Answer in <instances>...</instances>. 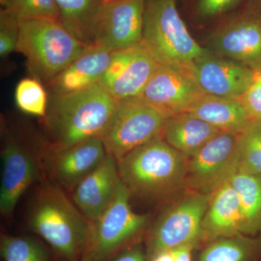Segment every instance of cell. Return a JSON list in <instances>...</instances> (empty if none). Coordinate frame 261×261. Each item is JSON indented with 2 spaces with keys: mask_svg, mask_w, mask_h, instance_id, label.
<instances>
[{
  "mask_svg": "<svg viewBox=\"0 0 261 261\" xmlns=\"http://www.w3.org/2000/svg\"><path fill=\"white\" fill-rule=\"evenodd\" d=\"M120 181L118 163L107 154L100 165L75 187L73 202L89 222L97 220L107 208Z\"/></svg>",
  "mask_w": 261,
  "mask_h": 261,
  "instance_id": "17",
  "label": "cell"
},
{
  "mask_svg": "<svg viewBox=\"0 0 261 261\" xmlns=\"http://www.w3.org/2000/svg\"><path fill=\"white\" fill-rule=\"evenodd\" d=\"M109 261H148L147 253L140 244L136 243L122 250Z\"/></svg>",
  "mask_w": 261,
  "mask_h": 261,
  "instance_id": "32",
  "label": "cell"
},
{
  "mask_svg": "<svg viewBox=\"0 0 261 261\" xmlns=\"http://www.w3.org/2000/svg\"><path fill=\"white\" fill-rule=\"evenodd\" d=\"M88 46L60 20L34 19L19 23L16 51L21 53L33 78L50 84Z\"/></svg>",
  "mask_w": 261,
  "mask_h": 261,
  "instance_id": "5",
  "label": "cell"
},
{
  "mask_svg": "<svg viewBox=\"0 0 261 261\" xmlns=\"http://www.w3.org/2000/svg\"><path fill=\"white\" fill-rule=\"evenodd\" d=\"M2 10L19 23L34 19L60 20L61 14L55 0H0Z\"/></svg>",
  "mask_w": 261,
  "mask_h": 261,
  "instance_id": "27",
  "label": "cell"
},
{
  "mask_svg": "<svg viewBox=\"0 0 261 261\" xmlns=\"http://www.w3.org/2000/svg\"><path fill=\"white\" fill-rule=\"evenodd\" d=\"M220 133L221 132L203 120L183 113L166 118L161 137L190 159Z\"/></svg>",
  "mask_w": 261,
  "mask_h": 261,
  "instance_id": "21",
  "label": "cell"
},
{
  "mask_svg": "<svg viewBox=\"0 0 261 261\" xmlns=\"http://www.w3.org/2000/svg\"><path fill=\"white\" fill-rule=\"evenodd\" d=\"M166 120L137 97L118 100L100 137L106 152L118 162L134 149L161 137Z\"/></svg>",
  "mask_w": 261,
  "mask_h": 261,
  "instance_id": "7",
  "label": "cell"
},
{
  "mask_svg": "<svg viewBox=\"0 0 261 261\" xmlns=\"http://www.w3.org/2000/svg\"><path fill=\"white\" fill-rule=\"evenodd\" d=\"M257 80H260L261 82V74L257 75Z\"/></svg>",
  "mask_w": 261,
  "mask_h": 261,
  "instance_id": "36",
  "label": "cell"
},
{
  "mask_svg": "<svg viewBox=\"0 0 261 261\" xmlns=\"http://www.w3.org/2000/svg\"><path fill=\"white\" fill-rule=\"evenodd\" d=\"M148 261H174L173 250H165L153 255Z\"/></svg>",
  "mask_w": 261,
  "mask_h": 261,
  "instance_id": "34",
  "label": "cell"
},
{
  "mask_svg": "<svg viewBox=\"0 0 261 261\" xmlns=\"http://www.w3.org/2000/svg\"><path fill=\"white\" fill-rule=\"evenodd\" d=\"M238 171L261 176V121H252L238 136Z\"/></svg>",
  "mask_w": 261,
  "mask_h": 261,
  "instance_id": "25",
  "label": "cell"
},
{
  "mask_svg": "<svg viewBox=\"0 0 261 261\" xmlns=\"http://www.w3.org/2000/svg\"><path fill=\"white\" fill-rule=\"evenodd\" d=\"M19 38V21L5 10L0 11V56L5 58L16 51Z\"/></svg>",
  "mask_w": 261,
  "mask_h": 261,
  "instance_id": "29",
  "label": "cell"
},
{
  "mask_svg": "<svg viewBox=\"0 0 261 261\" xmlns=\"http://www.w3.org/2000/svg\"><path fill=\"white\" fill-rule=\"evenodd\" d=\"M102 1L106 2V1H112V0H102Z\"/></svg>",
  "mask_w": 261,
  "mask_h": 261,
  "instance_id": "37",
  "label": "cell"
},
{
  "mask_svg": "<svg viewBox=\"0 0 261 261\" xmlns=\"http://www.w3.org/2000/svg\"><path fill=\"white\" fill-rule=\"evenodd\" d=\"M113 53L99 46H88L49 84L53 93H71L99 84Z\"/></svg>",
  "mask_w": 261,
  "mask_h": 261,
  "instance_id": "19",
  "label": "cell"
},
{
  "mask_svg": "<svg viewBox=\"0 0 261 261\" xmlns=\"http://www.w3.org/2000/svg\"><path fill=\"white\" fill-rule=\"evenodd\" d=\"M207 244L197 261H254L256 256L257 242L245 235L219 238Z\"/></svg>",
  "mask_w": 261,
  "mask_h": 261,
  "instance_id": "24",
  "label": "cell"
},
{
  "mask_svg": "<svg viewBox=\"0 0 261 261\" xmlns=\"http://www.w3.org/2000/svg\"><path fill=\"white\" fill-rule=\"evenodd\" d=\"M241 0H198L197 10L202 18H214L226 13Z\"/></svg>",
  "mask_w": 261,
  "mask_h": 261,
  "instance_id": "30",
  "label": "cell"
},
{
  "mask_svg": "<svg viewBox=\"0 0 261 261\" xmlns=\"http://www.w3.org/2000/svg\"><path fill=\"white\" fill-rule=\"evenodd\" d=\"M187 161L160 137L117 163L121 181L130 195L160 199L185 186Z\"/></svg>",
  "mask_w": 261,
  "mask_h": 261,
  "instance_id": "3",
  "label": "cell"
},
{
  "mask_svg": "<svg viewBox=\"0 0 261 261\" xmlns=\"http://www.w3.org/2000/svg\"><path fill=\"white\" fill-rule=\"evenodd\" d=\"M211 42L220 56L261 73L260 15L250 13L229 20L214 33Z\"/></svg>",
  "mask_w": 261,
  "mask_h": 261,
  "instance_id": "14",
  "label": "cell"
},
{
  "mask_svg": "<svg viewBox=\"0 0 261 261\" xmlns=\"http://www.w3.org/2000/svg\"><path fill=\"white\" fill-rule=\"evenodd\" d=\"M191 71L205 94L228 99H241L258 75L243 63L210 50L194 61Z\"/></svg>",
  "mask_w": 261,
  "mask_h": 261,
  "instance_id": "13",
  "label": "cell"
},
{
  "mask_svg": "<svg viewBox=\"0 0 261 261\" xmlns=\"http://www.w3.org/2000/svg\"><path fill=\"white\" fill-rule=\"evenodd\" d=\"M257 8L261 11V0H257Z\"/></svg>",
  "mask_w": 261,
  "mask_h": 261,
  "instance_id": "35",
  "label": "cell"
},
{
  "mask_svg": "<svg viewBox=\"0 0 261 261\" xmlns=\"http://www.w3.org/2000/svg\"><path fill=\"white\" fill-rule=\"evenodd\" d=\"M29 224L64 261H80L91 223L59 187L47 182L38 189Z\"/></svg>",
  "mask_w": 261,
  "mask_h": 261,
  "instance_id": "2",
  "label": "cell"
},
{
  "mask_svg": "<svg viewBox=\"0 0 261 261\" xmlns=\"http://www.w3.org/2000/svg\"><path fill=\"white\" fill-rule=\"evenodd\" d=\"M228 181L240 199L243 234H255L261 230V176L238 170Z\"/></svg>",
  "mask_w": 261,
  "mask_h": 261,
  "instance_id": "22",
  "label": "cell"
},
{
  "mask_svg": "<svg viewBox=\"0 0 261 261\" xmlns=\"http://www.w3.org/2000/svg\"><path fill=\"white\" fill-rule=\"evenodd\" d=\"M100 137H92L60 150H51L48 168L51 178L68 190L75 187L107 156Z\"/></svg>",
  "mask_w": 261,
  "mask_h": 261,
  "instance_id": "15",
  "label": "cell"
},
{
  "mask_svg": "<svg viewBox=\"0 0 261 261\" xmlns=\"http://www.w3.org/2000/svg\"><path fill=\"white\" fill-rule=\"evenodd\" d=\"M15 100L20 111L44 118L47 113V93L42 82L34 78L23 79L15 89Z\"/></svg>",
  "mask_w": 261,
  "mask_h": 261,
  "instance_id": "28",
  "label": "cell"
},
{
  "mask_svg": "<svg viewBox=\"0 0 261 261\" xmlns=\"http://www.w3.org/2000/svg\"><path fill=\"white\" fill-rule=\"evenodd\" d=\"M59 9L60 21L79 40L90 46L89 27L102 0H55Z\"/></svg>",
  "mask_w": 261,
  "mask_h": 261,
  "instance_id": "23",
  "label": "cell"
},
{
  "mask_svg": "<svg viewBox=\"0 0 261 261\" xmlns=\"http://www.w3.org/2000/svg\"><path fill=\"white\" fill-rule=\"evenodd\" d=\"M221 132L240 135L252 119L240 99L204 94L188 111Z\"/></svg>",
  "mask_w": 261,
  "mask_h": 261,
  "instance_id": "20",
  "label": "cell"
},
{
  "mask_svg": "<svg viewBox=\"0 0 261 261\" xmlns=\"http://www.w3.org/2000/svg\"><path fill=\"white\" fill-rule=\"evenodd\" d=\"M0 252L4 261H48L49 256L42 244L27 237L2 234Z\"/></svg>",
  "mask_w": 261,
  "mask_h": 261,
  "instance_id": "26",
  "label": "cell"
},
{
  "mask_svg": "<svg viewBox=\"0 0 261 261\" xmlns=\"http://www.w3.org/2000/svg\"><path fill=\"white\" fill-rule=\"evenodd\" d=\"M211 194L190 192L161 214L147 233V260L155 254L202 242V223Z\"/></svg>",
  "mask_w": 261,
  "mask_h": 261,
  "instance_id": "8",
  "label": "cell"
},
{
  "mask_svg": "<svg viewBox=\"0 0 261 261\" xmlns=\"http://www.w3.org/2000/svg\"><path fill=\"white\" fill-rule=\"evenodd\" d=\"M194 248L195 247L192 245H186L173 249L174 261H192V251Z\"/></svg>",
  "mask_w": 261,
  "mask_h": 261,
  "instance_id": "33",
  "label": "cell"
},
{
  "mask_svg": "<svg viewBox=\"0 0 261 261\" xmlns=\"http://www.w3.org/2000/svg\"><path fill=\"white\" fill-rule=\"evenodd\" d=\"M204 94L192 75L159 65L137 98L167 118L186 113Z\"/></svg>",
  "mask_w": 261,
  "mask_h": 261,
  "instance_id": "11",
  "label": "cell"
},
{
  "mask_svg": "<svg viewBox=\"0 0 261 261\" xmlns=\"http://www.w3.org/2000/svg\"><path fill=\"white\" fill-rule=\"evenodd\" d=\"M159 65L142 44L115 51L99 84L117 100L137 97Z\"/></svg>",
  "mask_w": 261,
  "mask_h": 261,
  "instance_id": "12",
  "label": "cell"
},
{
  "mask_svg": "<svg viewBox=\"0 0 261 261\" xmlns=\"http://www.w3.org/2000/svg\"><path fill=\"white\" fill-rule=\"evenodd\" d=\"M1 159L0 211L9 217L24 192L37 180V168L28 151L13 140L8 139L5 142Z\"/></svg>",
  "mask_w": 261,
  "mask_h": 261,
  "instance_id": "16",
  "label": "cell"
},
{
  "mask_svg": "<svg viewBox=\"0 0 261 261\" xmlns=\"http://www.w3.org/2000/svg\"><path fill=\"white\" fill-rule=\"evenodd\" d=\"M243 215L240 199L226 181L212 194L202 223V242L243 234Z\"/></svg>",
  "mask_w": 261,
  "mask_h": 261,
  "instance_id": "18",
  "label": "cell"
},
{
  "mask_svg": "<svg viewBox=\"0 0 261 261\" xmlns=\"http://www.w3.org/2000/svg\"><path fill=\"white\" fill-rule=\"evenodd\" d=\"M238 136L221 132L187 161L185 186L212 194L238 170Z\"/></svg>",
  "mask_w": 261,
  "mask_h": 261,
  "instance_id": "10",
  "label": "cell"
},
{
  "mask_svg": "<svg viewBox=\"0 0 261 261\" xmlns=\"http://www.w3.org/2000/svg\"><path fill=\"white\" fill-rule=\"evenodd\" d=\"M130 197L128 189L120 181L107 208L90 222V232L80 261H109L136 244L148 224L149 215L134 212Z\"/></svg>",
  "mask_w": 261,
  "mask_h": 261,
  "instance_id": "6",
  "label": "cell"
},
{
  "mask_svg": "<svg viewBox=\"0 0 261 261\" xmlns=\"http://www.w3.org/2000/svg\"><path fill=\"white\" fill-rule=\"evenodd\" d=\"M118 101L99 84L71 93H53L44 117L51 150L101 137Z\"/></svg>",
  "mask_w": 261,
  "mask_h": 261,
  "instance_id": "1",
  "label": "cell"
},
{
  "mask_svg": "<svg viewBox=\"0 0 261 261\" xmlns=\"http://www.w3.org/2000/svg\"><path fill=\"white\" fill-rule=\"evenodd\" d=\"M145 0L103 1L89 27L91 45L115 51L142 43Z\"/></svg>",
  "mask_w": 261,
  "mask_h": 261,
  "instance_id": "9",
  "label": "cell"
},
{
  "mask_svg": "<svg viewBox=\"0 0 261 261\" xmlns=\"http://www.w3.org/2000/svg\"><path fill=\"white\" fill-rule=\"evenodd\" d=\"M141 44L159 65L191 75L194 61L209 51L187 30L176 0H145Z\"/></svg>",
  "mask_w": 261,
  "mask_h": 261,
  "instance_id": "4",
  "label": "cell"
},
{
  "mask_svg": "<svg viewBox=\"0 0 261 261\" xmlns=\"http://www.w3.org/2000/svg\"><path fill=\"white\" fill-rule=\"evenodd\" d=\"M249 115L255 121H261V82L256 80L241 99Z\"/></svg>",
  "mask_w": 261,
  "mask_h": 261,
  "instance_id": "31",
  "label": "cell"
}]
</instances>
